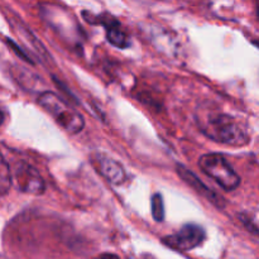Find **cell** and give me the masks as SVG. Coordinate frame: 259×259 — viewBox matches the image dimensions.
<instances>
[{
	"label": "cell",
	"instance_id": "cell-7",
	"mask_svg": "<svg viewBox=\"0 0 259 259\" xmlns=\"http://www.w3.org/2000/svg\"><path fill=\"white\" fill-rule=\"evenodd\" d=\"M93 163L98 171L114 185H121L126 181V172L119 162L115 159L106 157L104 154L96 153L93 159Z\"/></svg>",
	"mask_w": 259,
	"mask_h": 259
},
{
	"label": "cell",
	"instance_id": "cell-9",
	"mask_svg": "<svg viewBox=\"0 0 259 259\" xmlns=\"http://www.w3.org/2000/svg\"><path fill=\"white\" fill-rule=\"evenodd\" d=\"M12 182V171H10L9 164L7 163L2 152H0V195H4L9 191Z\"/></svg>",
	"mask_w": 259,
	"mask_h": 259
},
{
	"label": "cell",
	"instance_id": "cell-6",
	"mask_svg": "<svg viewBox=\"0 0 259 259\" xmlns=\"http://www.w3.org/2000/svg\"><path fill=\"white\" fill-rule=\"evenodd\" d=\"M176 168H177V174H179V176L181 177L187 185H190V186H191L197 194H200L202 197L209 200V201L211 202V204H214L217 207L223 209V207L225 206V200L223 199L220 195L215 194L211 189H209V187H207L206 185H205L204 182H202L201 180L194 174V172H191L189 168L182 166V164H177Z\"/></svg>",
	"mask_w": 259,
	"mask_h": 259
},
{
	"label": "cell",
	"instance_id": "cell-2",
	"mask_svg": "<svg viewBox=\"0 0 259 259\" xmlns=\"http://www.w3.org/2000/svg\"><path fill=\"white\" fill-rule=\"evenodd\" d=\"M38 104L55 119L58 125L72 134L80 133L85 126L82 115L68 106L60 96L51 91H45L38 96Z\"/></svg>",
	"mask_w": 259,
	"mask_h": 259
},
{
	"label": "cell",
	"instance_id": "cell-12",
	"mask_svg": "<svg viewBox=\"0 0 259 259\" xmlns=\"http://www.w3.org/2000/svg\"><path fill=\"white\" fill-rule=\"evenodd\" d=\"M3 123H4V113L0 110V125H2Z\"/></svg>",
	"mask_w": 259,
	"mask_h": 259
},
{
	"label": "cell",
	"instance_id": "cell-1",
	"mask_svg": "<svg viewBox=\"0 0 259 259\" xmlns=\"http://www.w3.org/2000/svg\"><path fill=\"white\" fill-rule=\"evenodd\" d=\"M200 131L211 141L228 146L242 147L249 143L248 129L239 119L223 113L200 114L197 116Z\"/></svg>",
	"mask_w": 259,
	"mask_h": 259
},
{
	"label": "cell",
	"instance_id": "cell-4",
	"mask_svg": "<svg viewBox=\"0 0 259 259\" xmlns=\"http://www.w3.org/2000/svg\"><path fill=\"white\" fill-rule=\"evenodd\" d=\"M12 179L17 182V187L22 192L30 195H42L46 191L45 180L39 172L27 162H18L12 174Z\"/></svg>",
	"mask_w": 259,
	"mask_h": 259
},
{
	"label": "cell",
	"instance_id": "cell-11",
	"mask_svg": "<svg viewBox=\"0 0 259 259\" xmlns=\"http://www.w3.org/2000/svg\"><path fill=\"white\" fill-rule=\"evenodd\" d=\"M100 259H119V258L114 254H104L101 255Z\"/></svg>",
	"mask_w": 259,
	"mask_h": 259
},
{
	"label": "cell",
	"instance_id": "cell-3",
	"mask_svg": "<svg viewBox=\"0 0 259 259\" xmlns=\"http://www.w3.org/2000/svg\"><path fill=\"white\" fill-rule=\"evenodd\" d=\"M199 167L205 175L217 181L225 191H233L240 185V177L224 156L219 153L204 154L199 159Z\"/></svg>",
	"mask_w": 259,
	"mask_h": 259
},
{
	"label": "cell",
	"instance_id": "cell-5",
	"mask_svg": "<svg viewBox=\"0 0 259 259\" xmlns=\"http://www.w3.org/2000/svg\"><path fill=\"white\" fill-rule=\"evenodd\" d=\"M205 230L195 224H187L182 227L176 234L163 238V243L174 249L186 252L199 247L205 240Z\"/></svg>",
	"mask_w": 259,
	"mask_h": 259
},
{
	"label": "cell",
	"instance_id": "cell-8",
	"mask_svg": "<svg viewBox=\"0 0 259 259\" xmlns=\"http://www.w3.org/2000/svg\"><path fill=\"white\" fill-rule=\"evenodd\" d=\"M101 24L106 28V38L109 42L118 48H126L129 46L128 35L121 29L120 24L115 19L110 17H105L100 20Z\"/></svg>",
	"mask_w": 259,
	"mask_h": 259
},
{
	"label": "cell",
	"instance_id": "cell-10",
	"mask_svg": "<svg viewBox=\"0 0 259 259\" xmlns=\"http://www.w3.org/2000/svg\"><path fill=\"white\" fill-rule=\"evenodd\" d=\"M152 215H153L156 222H163L164 204L161 194H156L152 197Z\"/></svg>",
	"mask_w": 259,
	"mask_h": 259
}]
</instances>
